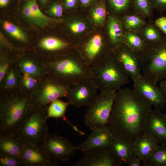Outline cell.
<instances>
[{
  "label": "cell",
  "instance_id": "52a82bcc",
  "mask_svg": "<svg viewBox=\"0 0 166 166\" xmlns=\"http://www.w3.org/2000/svg\"><path fill=\"white\" fill-rule=\"evenodd\" d=\"M116 93L101 92L88 106L84 120L86 126L92 130L108 126Z\"/></svg>",
  "mask_w": 166,
  "mask_h": 166
},
{
  "label": "cell",
  "instance_id": "484cf974",
  "mask_svg": "<svg viewBox=\"0 0 166 166\" xmlns=\"http://www.w3.org/2000/svg\"><path fill=\"white\" fill-rule=\"evenodd\" d=\"M91 14L94 23L99 26H101L104 23L107 12L105 4L101 2L94 5L91 10Z\"/></svg>",
  "mask_w": 166,
  "mask_h": 166
},
{
  "label": "cell",
  "instance_id": "d6a6232c",
  "mask_svg": "<svg viewBox=\"0 0 166 166\" xmlns=\"http://www.w3.org/2000/svg\"><path fill=\"white\" fill-rule=\"evenodd\" d=\"M131 0H109L111 8L117 12H121L129 7Z\"/></svg>",
  "mask_w": 166,
  "mask_h": 166
},
{
  "label": "cell",
  "instance_id": "cb8c5ba5",
  "mask_svg": "<svg viewBox=\"0 0 166 166\" xmlns=\"http://www.w3.org/2000/svg\"><path fill=\"white\" fill-rule=\"evenodd\" d=\"M40 46L42 48L50 51H59L64 49L69 46V44L60 39L53 37H48L40 42Z\"/></svg>",
  "mask_w": 166,
  "mask_h": 166
},
{
  "label": "cell",
  "instance_id": "ab89813d",
  "mask_svg": "<svg viewBox=\"0 0 166 166\" xmlns=\"http://www.w3.org/2000/svg\"><path fill=\"white\" fill-rule=\"evenodd\" d=\"M156 25L166 35V17L157 18L155 22Z\"/></svg>",
  "mask_w": 166,
  "mask_h": 166
},
{
  "label": "cell",
  "instance_id": "bcb514c9",
  "mask_svg": "<svg viewBox=\"0 0 166 166\" xmlns=\"http://www.w3.org/2000/svg\"><path fill=\"white\" fill-rule=\"evenodd\" d=\"M10 0H0V6L2 7L6 6L9 4Z\"/></svg>",
  "mask_w": 166,
  "mask_h": 166
},
{
  "label": "cell",
  "instance_id": "f1b7e54d",
  "mask_svg": "<svg viewBox=\"0 0 166 166\" xmlns=\"http://www.w3.org/2000/svg\"><path fill=\"white\" fill-rule=\"evenodd\" d=\"M3 28L10 35L17 40L26 42L27 38L23 32L18 27L6 21L3 24Z\"/></svg>",
  "mask_w": 166,
  "mask_h": 166
},
{
  "label": "cell",
  "instance_id": "c3c4849f",
  "mask_svg": "<svg viewBox=\"0 0 166 166\" xmlns=\"http://www.w3.org/2000/svg\"><path fill=\"white\" fill-rule=\"evenodd\" d=\"M165 116L166 117V113L165 114Z\"/></svg>",
  "mask_w": 166,
  "mask_h": 166
},
{
  "label": "cell",
  "instance_id": "277c9868",
  "mask_svg": "<svg viewBox=\"0 0 166 166\" xmlns=\"http://www.w3.org/2000/svg\"><path fill=\"white\" fill-rule=\"evenodd\" d=\"M33 107L32 100L26 97H12L3 99L0 105V134H16Z\"/></svg>",
  "mask_w": 166,
  "mask_h": 166
},
{
  "label": "cell",
  "instance_id": "7c38bea8",
  "mask_svg": "<svg viewBox=\"0 0 166 166\" xmlns=\"http://www.w3.org/2000/svg\"><path fill=\"white\" fill-rule=\"evenodd\" d=\"M122 164L109 147L97 149L85 153L74 166H119Z\"/></svg>",
  "mask_w": 166,
  "mask_h": 166
},
{
  "label": "cell",
  "instance_id": "b9f144b4",
  "mask_svg": "<svg viewBox=\"0 0 166 166\" xmlns=\"http://www.w3.org/2000/svg\"><path fill=\"white\" fill-rule=\"evenodd\" d=\"M8 65L6 63H3L0 66V81H1L4 76L8 68Z\"/></svg>",
  "mask_w": 166,
  "mask_h": 166
},
{
  "label": "cell",
  "instance_id": "3957f363",
  "mask_svg": "<svg viewBox=\"0 0 166 166\" xmlns=\"http://www.w3.org/2000/svg\"><path fill=\"white\" fill-rule=\"evenodd\" d=\"M142 75L156 84L166 78V35L146 44L138 54Z\"/></svg>",
  "mask_w": 166,
  "mask_h": 166
},
{
  "label": "cell",
  "instance_id": "7402d4cb",
  "mask_svg": "<svg viewBox=\"0 0 166 166\" xmlns=\"http://www.w3.org/2000/svg\"><path fill=\"white\" fill-rule=\"evenodd\" d=\"M107 23L108 33L112 47L111 50L123 42L124 35L121 23L116 17L109 16Z\"/></svg>",
  "mask_w": 166,
  "mask_h": 166
},
{
  "label": "cell",
  "instance_id": "e0dca14e",
  "mask_svg": "<svg viewBox=\"0 0 166 166\" xmlns=\"http://www.w3.org/2000/svg\"><path fill=\"white\" fill-rule=\"evenodd\" d=\"M132 144L136 156L144 165L159 146L158 141L154 136L144 132L136 138Z\"/></svg>",
  "mask_w": 166,
  "mask_h": 166
},
{
  "label": "cell",
  "instance_id": "9c48e42d",
  "mask_svg": "<svg viewBox=\"0 0 166 166\" xmlns=\"http://www.w3.org/2000/svg\"><path fill=\"white\" fill-rule=\"evenodd\" d=\"M98 86L92 78L85 79L68 90L66 97L70 104L79 108L89 106L97 95Z\"/></svg>",
  "mask_w": 166,
  "mask_h": 166
},
{
  "label": "cell",
  "instance_id": "9a60e30c",
  "mask_svg": "<svg viewBox=\"0 0 166 166\" xmlns=\"http://www.w3.org/2000/svg\"><path fill=\"white\" fill-rule=\"evenodd\" d=\"M22 13L28 21L40 27H45L51 23H58L61 21L44 14L40 10L37 0H25Z\"/></svg>",
  "mask_w": 166,
  "mask_h": 166
},
{
  "label": "cell",
  "instance_id": "2e32d148",
  "mask_svg": "<svg viewBox=\"0 0 166 166\" xmlns=\"http://www.w3.org/2000/svg\"><path fill=\"white\" fill-rule=\"evenodd\" d=\"M21 158L26 166H56L54 163L36 145L24 143Z\"/></svg>",
  "mask_w": 166,
  "mask_h": 166
},
{
  "label": "cell",
  "instance_id": "ba28073f",
  "mask_svg": "<svg viewBox=\"0 0 166 166\" xmlns=\"http://www.w3.org/2000/svg\"><path fill=\"white\" fill-rule=\"evenodd\" d=\"M38 146L55 163L67 161L77 150L75 146L65 138L49 133Z\"/></svg>",
  "mask_w": 166,
  "mask_h": 166
},
{
  "label": "cell",
  "instance_id": "4dcf8cb0",
  "mask_svg": "<svg viewBox=\"0 0 166 166\" xmlns=\"http://www.w3.org/2000/svg\"><path fill=\"white\" fill-rule=\"evenodd\" d=\"M0 166H26L20 157L4 154H0Z\"/></svg>",
  "mask_w": 166,
  "mask_h": 166
},
{
  "label": "cell",
  "instance_id": "44dd1931",
  "mask_svg": "<svg viewBox=\"0 0 166 166\" xmlns=\"http://www.w3.org/2000/svg\"><path fill=\"white\" fill-rule=\"evenodd\" d=\"M24 144L15 134H0V154L21 158Z\"/></svg>",
  "mask_w": 166,
  "mask_h": 166
},
{
  "label": "cell",
  "instance_id": "1f68e13d",
  "mask_svg": "<svg viewBox=\"0 0 166 166\" xmlns=\"http://www.w3.org/2000/svg\"><path fill=\"white\" fill-rule=\"evenodd\" d=\"M135 8L146 17L151 14V3L150 0H133Z\"/></svg>",
  "mask_w": 166,
  "mask_h": 166
},
{
  "label": "cell",
  "instance_id": "30bf717a",
  "mask_svg": "<svg viewBox=\"0 0 166 166\" xmlns=\"http://www.w3.org/2000/svg\"><path fill=\"white\" fill-rule=\"evenodd\" d=\"M133 90L150 103L156 109H163L166 105V96L160 87L141 74L132 80Z\"/></svg>",
  "mask_w": 166,
  "mask_h": 166
},
{
  "label": "cell",
  "instance_id": "e575fe53",
  "mask_svg": "<svg viewBox=\"0 0 166 166\" xmlns=\"http://www.w3.org/2000/svg\"><path fill=\"white\" fill-rule=\"evenodd\" d=\"M63 11L62 4L58 2H54L49 6L47 11L50 15L59 18L62 15Z\"/></svg>",
  "mask_w": 166,
  "mask_h": 166
},
{
  "label": "cell",
  "instance_id": "4fadbf2b",
  "mask_svg": "<svg viewBox=\"0 0 166 166\" xmlns=\"http://www.w3.org/2000/svg\"><path fill=\"white\" fill-rule=\"evenodd\" d=\"M113 136L108 126L92 130L87 138L77 146V150L85 153L109 147Z\"/></svg>",
  "mask_w": 166,
  "mask_h": 166
},
{
  "label": "cell",
  "instance_id": "8992f818",
  "mask_svg": "<svg viewBox=\"0 0 166 166\" xmlns=\"http://www.w3.org/2000/svg\"><path fill=\"white\" fill-rule=\"evenodd\" d=\"M47 111L44 108L33 107L17 130L16 135L24 143L38 146L48 132Z\"/></svg>",
  "mask_w": 166,
  "mask_h": 166
},
{
  "label": "cell",
  "instance_id": "603a6c76",
  "mask_svg": "<svg viewBox=\"0 0 166 166\" xmlns=\"http://www.w3.org/2000/svg\"><path fill=\"white\" fill-rule=\"evenodd\" d=\"M124 42L128 46L138 54L144 48L146 44L136 33L129 31L124 35Z\"/></svg>",
  "mask_w": 166,
  "mask_h": 166
},
{
  "label": "cell",
  "instance_id": "7dc6e473",
  "mask_svg": "<svg viewBox=\"0 0 166 166\" xmlns=\"http://www.w3.org/2000/svg\"><path fill=\"white\" fill-rule=\"evenodd\" d=\"M40 4L44 6L48 3L50 0H38Z\"/></svg>",
  "mask_w": 166,
  "mask_h": 166
},
{
  "label": "cell",
  "instance_id": "d6986e66",
  "mask_svg": "<svg viewBox=\"0 0 166 166\" xmlns=\"http://www.w3.org/2000/svg\"><path fill=\"white\" fill-rule=\"evenodd\" d=\"M68 89L55 81L45 86L32 100L34 106L44 108L48 104L66 97Z\"/></svg>",
  "mask_w": 166,
  "mask_h": 166
},
{
  "label": "cell",
  "instance_id": "7bdbcfd3",
  "mask_svg": "<svg viewBox=\"0 0 166 166\" xmlns=\"http://www.w3.org/2000/svg\"><path fill=\"white\" fill-rule=\"evenodd\" d=\"M77 0H65L64 5L66 8H71L77 4Z\"/></svg>",
  "mask_w": 166,
  "mask_h": 166
},
{
  "label": "cell",
  "instance_id": "5bb4252c",
  "mask_svg": "<svg viewBox=\"0 0 166 166\" xmlns=\"http://www.w3.org/2000/svg\"><path fill=\"white\" fill-rule=\"evenodd\" d=\"M144 132L154 136L160 145L166 146V117L160 110H151L147 120Z\"/></svg>",
  "mask_w": 166,
  "mask_h": 166
},
{
  "label": "cell",
  "instance_id": "ac0fdd59",
  "mask_svg": "<svg viewBox=\"0 0 166 166\" xmlns=\"http://www.w3.org/2000/svg\"><path fill=\"white\" fill-rule=\"evenodd\" d=\"M105 45L101 35H94L81 48L80 55L85 62L91 67L105 55Z\"/></svg>",
  "mask_w": 166,
  "mask_h": 166
},
{
  "label": "cell",
  "instance_id": "7a4b0ae2",
  "mask_svg": "<svg viewBox=\"0 0 166 166\" xmlns=\"http://www.w3.org/2000/svg\"><path fill=\"white\" fill-rule=\"evenodd\" d=\"M91 67L92 78L101 92L116 93L128 82L129 76L113 53H108Z\"/></svg>",
  "mask_w": 166,
  "mask_h": 166
},
{
  "label": "cell",
  "instance_id": "8fae6325",
  "mask_svg": "<svg viewBox=\"0 0 166 166\" xmlns=\"http://www.w3.org/2000/svg\"><path fill=\"white\" fill-rule=\"evenodd\" d=\"M111 51L115 58L132 80L142 74L138 54L124 42Z\"/></svg>",
  "mask_w": 166,
  "mask_h": 166
},
{
  "label": "cell",
  "instance_id": "5b68a950",
  "mask_svg": "<svg viewBox=\"0 0 166 166\" xmlns=\"http://www.w3.org/2000/svg\"><path fill=\"white\" fill-rule=\"evenodd\" d=\"M51 67L56 81L68 89L81 81L92 77L91 67L80 55L57 60L52 63Z\"/></svg>",
  "mask_w": 166,
  "mask_h": 166
},
{
  "label": "cell",
  "instance_id": "f546056e",
  "mask_svg": "<svg viewBox=\"0 0 166 166\" xmlns=\"http://www.w3.org/2000/svg\"><path fill=\"white\" fill-rule=\"evenodd\" d=\"M142 33L146 42V44L157 41L162 37L158 30L153 26L149 25L145 27L143 29Z\"/></svg>",
  "mask_w": 166,
  "mask_h": 166
},
{
  "label": "cell",
  "instance_id": "6da1fadb",
  "mask_svg": "<svg viewBox=\"0 0 166 166\" xmlns=\"http://www.w3.org/2000/svg\"><path fill=\"white\" fill-rule=\"evenodd\" d=\"M152 104L133 89L121 88L116 94L108 125L117 137L132 143L144 132Z\"/></svg>",
  "mask_w": 166,
  "mask_h": 166
},
{
  "label": "cell",
  "instance_id": "ffe728a7",
  "mask_svg": "<svg viewBox=\"0 0 166 166\" xmlns=\"http://www.w3.org/2000/svg\"><path fill=\"white\" fill-rule=\"evenodd\" d=\"M109 148L121 164H128L132 158L136 156L132 143L123 140L114 136Z\"/></svg>",
  "mask_w": 166,
  "mask_h": 166
},
{
  "label": "cell",
  "instance_id": "4316f807",
  "mask_svg": "<svg viewBox=\"0 0 166 166\" xmlns=\"http://www.w3.org/2000/svg\"><path fill=\"white\" fill-rule=\"evenodd\" d=\"M145 165L166 166V146H159Z\"/></svg>",
  "mask_w": 166,
  "mask_h": 166
},
{
  "label": "cell",
  "instance_id": "74e56055",
  "mask_svg": "<svg viewBox=\"0 0 166 166\" xmlns=\"http://www.w3.org/2000/svg\"><path fill=\"white\" fill-rule=\"evenodd\" d=\"M154 8L161 12L166 10V0H152Z\"/></svg>",
  "mask_w": 166,
  "mask_h": 166
},
{
  "label": "cell",
  "instance_id": "836d02e7",
  "mask_svg": "<svg viewBox=\"0 0 166 166\" xmlns=\"http://www.w3.org/2000/svg\"><path fill=\"white\" fill-rule=\"evenodd\" d=\"M20 66L22 70L24 73L33 75H36L39 73V70L38 67L31 61H23L20 63Z\"/></svg>",
  "mask_w": 166,
  "mask_h": 166
},
{
  "label": "cell",
  "instance_id": "d590c367",
  "mask_svg": "<svg viewBox=\"0 0 166 166\" xmlns=\"http://www.w3.org/2000/svg\"><path fill=\"white\" fill-rule=\"evenodd\" d=\"M70 30L73 33L78 34L84 32L86 29L85 24L80 21H73L69 25Z\"/></svg>",
  "mask_w": 166,
  "mask_h": 166
},
{
  "label": "cell",
  "instance_id": "f35d334b",
  "mask_svg": "<svg viewBox=\"0 0 166 166\" xmlns=\"http://www.w3.org/2000/svg\"><path fill=\"white\" fill-rule=\"evenodd\" d=\"M28 73H25L23 77V83L25 86L28 88L33 87L36 83L35 80L30 76Z\"/></svg>",
  "mask_w": 166,
  "mask_h": 166
},
{
  "label": "cell",
  "instance_id": "8d00e7d4",
  "mask_svg": "<svg viewBox=\"0 0 166 166\" xmlns=\"http://www.w3.org/2000/svg\"><path fill=\"white\" fill-rule=\"evenodd\" d=\"M16 76L14 71L11 70L7 76L6 80V85L9 88L13 87L16 83Z\"/></svg>",
  "mask_w": 166,
  "mask_h": 166
},
{
  "label": "cell",
  "instance_id": "ee69618b",
  "mask_svg": "<svg viewBox=\"0 0 166 166\" xmlns=\"http://www.w3.org/2000/svg\"><path fill=\"white\" fill-rule=\"evenodd\" d=\"M79 1L83 6H87L93 4L94 2V0H79Z\"/></svg>",
  "mask_w": 166,
  "mask_h": 166
},
{
  "label": "cell",
  "instance_id": "d4e9b609",
  "mask_svg": "<svg viewBox=\"0 0 166 166\" xmlns=\"http://www.w3.org/2000/svg\"><path fill=\"white\" fill-rule=\"evenodd\" d=\"M70 104L58 99L52 102L48 108L47 117L58 118L63 117L68 106Z\"/></svg>",
  "mask_w": 166,
  "mask_h": 166
},
{
  "label": "cell",
  "instance_id": "60d3db41",
  "mask_svg": "<svg viewBox=\"0 0 166 166\" xmlns=\"http://www.w3.org/2000/svg\"><path fill=\"white\" fill-rule=\"evenodd\" d=\"M141 162L140 158L136 156L132 158L128 164L129 166H140Z\"/></svg>",
  "mask_w": 166,
  "mask_h": 166
},
{
  "label": "cell",
  "instance_id": "83f0119b",
  "mask_svg": "<svg viewBox=\"0 0 166 166\" xmlns=\"http://www.w3.org/2000/svg\"><path fill=\"white\" fill-rule=\"evenodd\" d=\"M124 27L130 31L136 30L141 28L144 25V21L139 16L133 14L125 16L123 18Z\"/></svg>",
  "mask_w": 166,
  "mask_h": 166
},
{
  "label": "cell",
  "instance_id": "f6af8a7d",
  "mask_svg": "<svg viewBox=\"0 0 166 166\" xmlns=\"http://www.w3.org/2000/svg\"><path fill=\"white\" fill-rule=\"evenodd\" d=\"M160 87L166 96V78L163 80L160 84Z\"/></svg>",
  "mask_w": 166,
  "mask_h": 166
}]
</instances>
